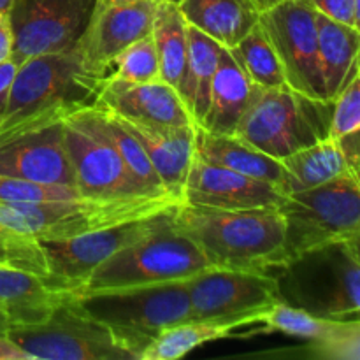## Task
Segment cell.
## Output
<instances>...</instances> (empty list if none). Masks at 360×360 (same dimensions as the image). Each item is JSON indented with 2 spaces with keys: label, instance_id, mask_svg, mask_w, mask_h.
I'll return each mask as SVG.
<instances>
[{
  "label": "cell",
  "instance_id": "obj_11",
  "mask_svg": "<svg viewBox=\"0 0 360 360\" xmlns=\"http://www.w3.org/2000/svg\"><path fill=\"white\" fill-rule=\"evenodd\" d=\"M192 320H239L257 326L264 311L278 304L276 280L269 271L207 267L186 280Z\"/></svg>",
  "mask_w": 360,
  "mask_h": 360
},
{
  "label": "cell",
  "instance_id": "obj_15",
  "mask_svg": "<svg viewBox=\"0 0 360 360\" xmlns=\"http://www.w3.org/2000/svg\"><path fill=\"white\" fill-rule=\"evenodd\" d=\"M63 120H44L0 132V176L76 186Z\"/></svg>",
  "mask_w": 360,
  "mask_h": 360
},
{
  "label": "cell",
  "instance_id": "obj_2",
  "mask_svg": "<svg viewBox=\"0 0 360 360\" xmlns=\"http://www.w3.org/2000/svg\"><path fill=\"white\" fill-rule=\"evenodd\" d=\"M283 304L330 320H360L359 241H338L269 269Z\"/></svg>",
  "mask_w": 360,
  "mask_h": 360
},
{
  "label": "cell",
  "instance_id": "obj_33",
  "mask_svg": "<svg viewBox=\"0 0 360 360\" xmlns=\"http://www.w3.org/2000/svg\"><path fill=\"white\" fill-rule=\"evenodd\" d=\"M0 266L49 276L41 241L0 224Z\"/></svg>",
  "mask_w": 360,
  "mask_h": 360
},
{
  "label": "cell",
  "instance_id": "obj_35",
  "mask_svg": "<svg viewBox=\"0 0 360 360\" xmlns=\"http://www.w3.org/2000/svg\"><path fill=\"white\" fill-rule=\"evenodd\" d=\"M334 111L330 122V139L360 130V76L359 72L348 81L347 86L333 98Z\"/></svg>",
  "mask_w": 360,
  "mask_h": 360
},
{
  "label": "cell",
  "instance_id": "obj_37",
  "mask_svg": "<svg viewBox=\"0 0 360 360\" xmlns=\"http://www.w3.org/2000/svg\"><path fill=\"white\" fill-rule=\"evenodd\" d=\"M311 4L323 16L360 28V0H311Z\"/></svg>",
  "mask_w": 360,
  "mask_h": 360
},
{
  "label": "cell",
  "instance_id": "obj_16",
  "mask_svg": "<svg viewBox=\"0 0 360 360\" xmlns=\"http://www.w3.org/2000/svg\"><path fill=\"white\" fill-rule=\"evenodd\" d=\"M158 0H139L95 9L86 30L76 44L84 67L101 77H108L109 65L120 51L151 34Z\"/></svg>",
  "mask_w": 360,
  "mask_h": 360
},
{
  "label": "cell",
  "instance_id": "obj_4",
  "mask_svg": "<svg viewBox=\"0 0 360 360\" xmlns=\"http://www.w3.org/2000/svg\"><path fill=\"white\" fill-rule=\"evenodd\" d=\"M333 111V98L309 97L288 84L257 86L234 136L283 160L302 148L329 139Z\"/></svg>",
  "mask_w": 360,
  "mask_h": 360
},
{
  "label": "cell",
  "instance_id": "obj_8",
  "mask_svg": "<svg viewBox=\"0 0 360 360\" xmlns=\"http://www.w3.org/2000/svg\"><path fill=\"white\" fill-rule=\"evenodd\" d=\"M285 225V257L338 241H359L360 176L347 174L292 192L278 206Z\"/></svg>",
  "mask_w": 360,
  "mask_h": 360
},
{
  "label": "cell",
  "instance_id": "obj_27",
  "mask_svg": "<svg viewBox=\"0 0 360 360\" xmlns=\"http://www.w3.org/2000/svg\"><path fill=\"white\" fill-rule=\"evenodd\" d=\"M188 63H186L183 102L192 116L193 125H200L210 105L211 83L218 67L221 46L206 34L186 23Z\"/></svg>",
  "mask_w": 360,
  "mask_h": 360
},
{
  "label": "cell",
  "instance_id": "obj_12",
  "mask_svg": "<svg viewBox=\"0 0 360 360\" xmlns=\"http://www.w3.org/2000/svg\"><path fill=\"white\" fill-rule=\"evenodd\" d=\"M97 9V0H14L7 20L13 34L11 60L76 48Z\"/></svg>",
  "mask_w": 360,
  "mask_h": 360
},
{
  "label": "cell",
  "instance_id": "obj_13",
  "mask_svg": "<svg viewBox=\"0 0 360 360\" xmlns=\"http://www.w3.org/2000/svg\"><path fill=\"white\" fill-rule=\"evenodd\" d=\"M63 137L81 197L123 199L153 195L130 174L115 146L91 125L81 108L63 120Z\"/></svg>",
  "mask_w": 360,
  "mask_h": 360
},
{
  "label": "cell",
  "instance_id": "obj_23",
  "mask_svg": "<svg viewBox=\"0 0 360 360\" xmlns=\"http://www.w3.org/2000/svg\"><path fill=\"white\" fill-rule=\"evenodd\" d=\"M257 84L248 79L229 49L221 48L217 72L211 83L210 105L199 127L217 134H234L245 115Z\"/></svg>",
  "mask_w": 360,
  "mask_h": 360
},
{
  "label": "cell",
  "instance_id": "obj_22",
  "mask_svg": "<svg viewBox=\"0 0 360 360\" xmlns=\"http://www.w3.org/2000/svg\"><path fill=\"white\" fill-rule=\"evenodd\" d=\"M176 6L186 23L227 49L259 23L262 13L255 0H176Z\"/></svg>",
  "mask_w": 360,
  "mask_h": 360
},
{
  "label": "cell",
  "instance_id": "obj_28",
  "mask_svg": "<svg viewBox=\"0 0 360 360\" xmlns=\"http://www.w3.org/2000/svg\"><path fill=\"white\" fill-rule=\"evenodd\" d=\"M243 327L248 326L239 320H186L162 330L148 345L141 360H178L200 345L234 336Z\"/></svg>",
  "mask_w": 360,
  "mask_h": 360
},
{
  "label": "cell",
  "instance_id": "obj_21",
  "mask_svg": "<svg viewBox=\"0 0 360 360\" xmlns=\"http://www.w3.org/2000/svg\"><path fill=\"white\" fill-rule=\"evenodd\" d=\"M70 295L72 292L56 283L51 276L0 266V309L6 313L9 326L41 322Z\"/></svg>",
  "mask_w": 360,
  "mask_h": 360
},
{
  "label": "cell",
  "instance_id": "obj_6",
  "mask_svg": "<svg viewBox=\"0 0 360 360\" xmlns=\"http://www.w3.org/2000/svg\"><path fill=\"white\" fill-rule=\"evenodd\" d=\"M181 200L171 195L123 199H70L49 202H0V224L39 241L69 239L130 220L153 217L176 207Z\"/></svg>",
  "mask_w": 360,
  "mask_h": 360
},
{
  "label": "cell",
  "instance_id": "obj_5",
  "mask_svg": "<svg viewBox=\"0 0 360 360\" xmlns=\"http://www.w3.org/2000/svg\"><path fill=\"white\" fill-rule=\"evenodd\" d=\"M74 297L88 315L108 326L137 360L162 330L192 320L186 280L81 292Z\"/></svg>",
  "mask_w": 360,
  "mask_h": 360
},
{
  "label": "cell",
  "instance_id": "obj_29",
  "mask_svg": "<svg viewBox=\"0 0 360 360\" xmlns=\"http://www.w3.org/2000/svg\"><path fill=\"white\" fill-rule=\"evenodd\" d=\"M287 172V195L326 185L347 174L348 167L334 139H323L281 160Z\"/></svg>",
  "mask_w": 360,
  "mask_h": 360
},
{
  "label": "cell",
  "instance_id": "obj_43",
  "mask_svg": "<svg viewBox=\"0 0 360 360\" xmlns=\"http://www.w3.org/2000/svg\"><path fill=\"white\" fill-rule=\"evenodd\" d=\"M14 0H0V14L2 16H7L11 11V7H13Z\"/></svg>",
  "mask_w": 360,
  "mask_h": 360
},
{
  "label": "cell",
  "instance_id": "obj_42",
  "mask_svg": "<svg viewBox=\"0 0 360 360\" xmlns=\"http://www.w3.org/2000/svg\"><path fill=\"white\" fill-rule=\"evenodd\" d=\"M139 2V0H97V9L101 7H111V6H123V4Z\"/></svg>",
  "mask_w": 360,
  "mask_h": 360
},
{
  "label": "cell",
  "instance_id": "obj_3",
  "mask_svg": "<svg viewBox=\"0 0 360 360\" xmlns=\"http://www.w3.org/2000/svg\"><path fill=\"white\" fill-rule=\"evenodd\" d=\"M104 81L84 67L76 49L30 56L18 65L0 132L94 104Z\"/></svg>",
  "mask_w": 360,
  "mask_h": 360
},
{
  "label": "cell",
  "instance_id": "obj_31",
  "mask_svg": "<svg viewBox=\"0 0 360 360\" xmlns=\"http://www.w3.org/2000/svg\"><path fill=\"white\" fill-rule=\"evenodd\" d=\"M229 53L257 86L273 88L287 84L280 60L260 23H257L238 44L232 46Z\"/></svg>",
  "mask_w": 360,
  "mask_h": 360
},
{
  "label": "cell",
  "instance_id": "obj_34",
  "mask_svg": "<svg viewBox=\"0 0 360 360\" xmlns=\"http://www.w3.org/2000/svg\"><path fill=\"white\" fill-rule=\"evenodd\" d=\"M79 197L76 186L0 176V202L4 204L49 202V200L79 199Z\"/></svg>",
  "mask_w": 360,
  "mask_h": 360
},
{
  "label": "cell",
  "instance_id": "obj_9",
  "mask_svg": "<svg viewBox=\"0 0 360 360\" xmlns=\"http://www.w3.org/2000/svg\"><path fill=\"white\" fill-rule=\"evenodd\" d=\"M6 336L30 360H137L108 326L81 308L74 294L41 322L9 326Z\"/></svg>",
  "mask_w": 360,
  "mask_h": 360
},
{
  "label": "cell",
  "instance_id": "obj_1",
  "mask_svg": "<svg viewBox=\"0 0 360 360\" xmlns=\"http://www.w3.org/2000/svg\"><path fill=\"white\" fill-rule=\"evenodd\" d=\"M171 225L217 269L269 271L287 260L278 207L221 210L181 202L172 211Z\"/></svg>",
  "mask_w": 360,
  "mask_h": 360
},
{
  "label": "cell",
  "instance_id": "obj_17",
  "mask_svg": "<svg viewBox=\"0 0 360 360\" xmlns=\"http://www.w3.org/2000/svg\"><path fill=\"white\" fill-rule=\"evenodd\" d=\"M276 186L210 164L193 155L181 192V202L221 210L278 207L285 200Z\"/></svg>",
  "mask_w": 360,
  "mask_h": 360
},
{
  "label": "cell",
  "instance_id": "obj_32",
  "mask_svg": "<svg viewBox=\"0 0 360 360\" xmlns=\"http://www.w3.org/2000/svg\"><path fill=\"white\" fill-rule=\"evenodd\" d=\"M108 79L125 81V83H153L160 79L157 49L153 37L137 39L112 58L108 70Z\"/></svg>",
  "mask_w": 360,
  "mask_h": 360
},
{
  "label": "cell",
  "instance_id": "obj_18",
  "mask_svg": "<svg viewBox=\"0 0 360 360\" xmlns=\"http://www.w3.org/2000/svg\"><path fill=\"white\" fill-rule=\"evenodd\" d=\"M94 104L127 120L157 125H193L181 95L164 81L125 83L105 77Z\"/></svg>",
  "mask_w": 360,
  "mask_h": 360
},
{
  "label": "cell",
  "instance_id": "obj_38",
  "mask_svg": "<svg viewBox=\"0 0 360 360\" xmlns=\"http://www.w3.org/2000/svg\"><path fill=\"white\" fill-rule=\"evenodd\" d=\"M338 143L341 155L345 158V164H347L348 171L352 174L360 176L359 172V164H360V130H354V132H348L345 136H340L334 139Z\"/></svg>",
  "mask_w": 360,
  "mask_h": 360
},
{
  "label": "cell",
  "instance_id": "obj_41",
  "mask_svg": "<svg viewBox=\"0 0 360 360\" xmlns=\"http://www.w3.org/2000/svg\"><path fill=\"white\" fill-rule=\"evenodd\" d=\"M0 360H30V357L6 334H0Z\"/></svg>",
  "mask_w": 360,
  "mask_h": 360
},
{
  "label": "cell",
  "instance_id": "obj_40",
  "mask_svg": "<svg viewBox=\"0 0 360 360\" xmlns=\"http://www.w3.org/2000/svg\"><path fill=\"white\" fill-rule=\"evenodd\" d=\"M13 53V34H11L9 20L0 14V62L11 58Z\"/></svg>",
  "mask_w": 360,
  "mask_h": 360
},
{
  "label": "cell",
  "instance_id": "obj_39",
  "mask_svg": "<svg viewBox=\"0 0 360 360\" xmlns=\"http://www.w3.org/2000/svg\"><path fill=\"white\" fill-rule=\"evenodd\" d=\"M18 65L11 58L0 62V118L6 109L7 98H9L11 86H13L14 76H16Z\"/></svg>",
  "mask_w": 360,
  "mask_h": 360
},
{
  "label": "cell",
  "instance_id": "obj_7",
  "mask_svg": "<svg viewBox=\"0 0 360 360\" xmlns=\"http://www.w3.org/2000/svg\"><path fill=\"white\" fill-rule=\"evenodd\" d=\"M207 267L211 266L199 248L179 234L169 218L167 224L157 231L130 243L98 264L74 294L181 281Z\"/></svg>",
  "mask_w": 360,
  "mask_h": 360
},
{
  "label": "cell",
  "instance_id": "obj_36",
  "mask_svg": "<svg viewBox=\"0 0 360 360\" xmlns=\"http://www.w3.org/2000/svg\"><path fill=\"white\" fill-rule=\"evenodd\" d=\"M308 354L316 359L359 360L360 359V323L340 336L322 341H309Z\"/></svg>",
  "mask_w": 360,
  "mask_h": 360
},
{
  "label": "cell",
  "instance_id": "obj_24",
  "mask_svg": "<svg viewBox=\"0 0 360 360\" xmlns=\"http://www.w3.org/2000/svg\"><path fill=\"white\" fill-rule=\"evenodd\" d=\"M157 49L160 79L174 88L183 98L186 63H188V39L186 21L172 0H158L151 27Z\"/></svg>",
  "mask_w": 360,
  "mask_h": 360
},
{
  "label": "cell",
  "instance_id": "obj_30",
  "mask_svg": "<svg viewBox=\"0 0 360 360\" xmlns=\"http://www.w3.org/2000/svg\"><path fill=\"white\" fill-rule=\"evenodd\" d=\"M259 323H262L259 333H283L287 336L301 338L306 341H322L347 333L348 329L360 323V320L343 322V320L322 319L304 309L278 302L262 313Z\"/></svg>",
  "mask_w": 360,
  "mask_h": 360
},
{
  "label": "cell",
  "instance_id": "obj_45",
  "mask_svg": "<svg viewBox=\"0 0 360 360\" xmlns=\"http://www.w3.org/2000/svg\"><path fill=\"white\" fill-rule=\"evenodd\" d=\"M172 2H176V0H172Z\"/></svg>",
  "mask_w": 360,
  "mask_h": 360
},
{
  "label": "cell",
  "instance_id": "obj_19",
  "mask_svg": "<svg viewBox=\"0 0 360 360\" xmlns=\"http://www.w3.org/2000/svg\"><path fill=\"white\" fill-rule=\"evenodd\" d=\"M118 118L139 141L165 190L181 200L186 172L193 158V125L171 127Z\"/></svg>",
  "mask_w": 360,
  "mask_h": 360
},
{
  "label": "cell",
  "instance_id": "obj_44",
  "mask_svg": "<svg viewBox=\"0 0 360 360\" xmlns=\"http://www.w3.org/2000/svg\"><path fill=\"white\" fill-rule=\"evenodd\" d=\"M255 2H257V6H259V9L264 11V9H267V7L274 6V4L281 2V0H255Z\"/></svg>",
  "mask_w": 360,
  "mask_h": 360
},
{
  "label": "cell",
  "instance_id": "obj_26",
  "mask_svg": "<svg viewBox=\"0 0 360 360\" xmlns=\"http://www.w3.org/2000/svg\"><path fill=\"white\" fill-rule=\"evenodd\" d=\"M81 111H83V115L90 120L91 125H94L102 136H105V139L115 146V150L118 151V155L123 158V162H125L130 174L137 179V183H139L143 188H146L148 192L153 193V195H171V193L165 190V186L162 185L160 178H158L157 172H155L153 165H151L150 158L144 153L139 141L127 130V127L120 122V118L115 112L97 104L83 105Z\"/></svg>",
  "mask_w": 360,
  "mask_h": 360
},
{
  "label": "cell",
  "instance_id": "obj_10",
  "mask_svg": "<svg viewBox=\"0 0 360 360\" xmlns=\"http://www.w3.org/2000/svg\"><path fill=\"white\" fill-rule=\"evenodd\" d=\"M259 23L280 60L285 83L309 97L327 98L311 0H281L260 13Z\"/></svg>",
  "mask_w": 360,
  "mask_h": 360
},
{
  "label": "cell",
  "instance_id": "obj_14",
  "mask_svg": "<svg viewBox=\"0 0 360 360\" xmlns=\"http://www.w3.org/2000/svg\"><path fill=\"white\" fill-rule=\"evenodd\" d=\"M174 210L176 207H172L153 217L123 221L76 238L41 241L49 276L74 294V290L90 276L98 264L109 259L112 253L129 246L130 243L151 234L158 227L167 224Z\"/></svg>",
  "mask_w": 360,
  "mask_h": 360
},
{
  "label": "cell",
  "instance_id": "obj_20",
  "mask_svg": "<svg viewBox=\"0 0 360 360\" xmlns=\"http://www.w3.org/2000/svg\"><path fill=\"white\" fill-rule=\"evenodd\" d=\"M193 155L210 164L276 186L287 195V172L281 160L262 153L234 134H217L193 125Z\"/></svg>",
  "mask_w": 360,
  "mask_h": 360
},
{
  "label": "cell",
  "instance_id": "obj_25",
  "mask_svg": "<svg viewBox=\"0 0 360 360\" xmlns=\"http://www.w3.org/2000/svg\"><path fill=\"white\" fill-rule=\"evenodd\" d=\"M316 34L326 97L334 98L343 90L345 77L359 58L360 28L330 20L316 11Z\"/></svg>",
  "mask_w": 360,
  "mask_h": 360
}]
</instances>
